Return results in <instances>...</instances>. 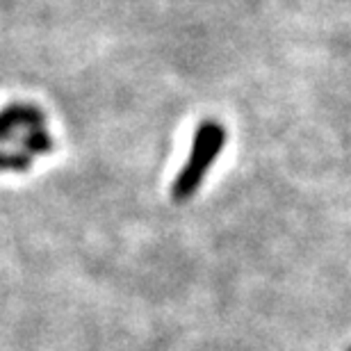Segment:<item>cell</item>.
I'll use <instances>...</instances> for the list:
<instances>
[{"instance_id": "6da1fadb", "label": "cell", "mask_w": 351, "mask_h": 351, "mask_svg": "<svg viewBox=\"0 0 351 351\" xmlns=\"http://www.w3.org/2000/svg\"><path fill=\"white\" fill-rule=\"evenodd\" d=\"M223 144H226V130H223V125L219 121L206 119L196 128L187 162L180 169V173L176 176L171 187V196L176 203H185L196 194V189L201 187L203 178L210 171V167L219 158Z\"/></svg>"}, {"instance_id": "7a4b0ae2", "label": "cell", "mask_w": 351, "mask_h": 351, "mask_svg": "<svg viewBox=\"0 0 351 351\" xmlns=\"http://www.w3.org/2000/svg\"><path fill=\"white\" fill-rule=\"evenodd\" d=\"M0 117H3L14 130L25 128L30 132V130H39L46 125L44 112H41L37 105H30V103H10L3 112H0Z\"/></svg>"}, {"instance_id": "3957f363", "label": "cell", "mask_w": 351, "mask_h": 351, "mask_svg": "<svg viewBox=\"0 0 351 351\" xmlns=\"http://www.w3.org/2000/svg\"><path fill=\"white\" fill-rule=\"evenodd\" d=\"M21 146H23L27 153H32V156H44V153H51L55 149V139L48 135L44 128H39V130L25 132V135L21 137Z\"/></svg>"}, {"instance_id": "277c9868", "label": "cell", "mask_w": 351, "mask_h": 351, "mask_svg": "<svg viewBox=\"0 0 351 351\" xmlns=\"http://www.w3.org/2000/svg\"><path fill=\"white\" fill-rule=\"evenodd\" d=\"M32 167L30 156L25 153H5L0 151V171H27Z\"/></svg>"}, {"instance_id": "5b68a950", "label": "cell", "mask_w": 351, "mask_h": 351, "mask_svg": "<svg viewBox=\"0 0 351 351\" xmlns=\"http://www.w3.org/2000/svg\"><path fill=\"white\" fill-rule=\"evenodd\" d=\"M12 135H14V128L5 121L3 117H0V142H7V139H10Z\"/></svg>"}, {"instance_id": "8992f818", "label": "cell", "mask_w": 351, "mask_h": 351, "mask_svg": "<svg viewBox=\"0 0 351 351\" xmlns=\"http://www.w3.org/2000/svg\"><path fill=\"white\" fill-rule=\"evenodd\" d=\"M349 351H351V349H349Z\"/></svg>"}]
</instances>
